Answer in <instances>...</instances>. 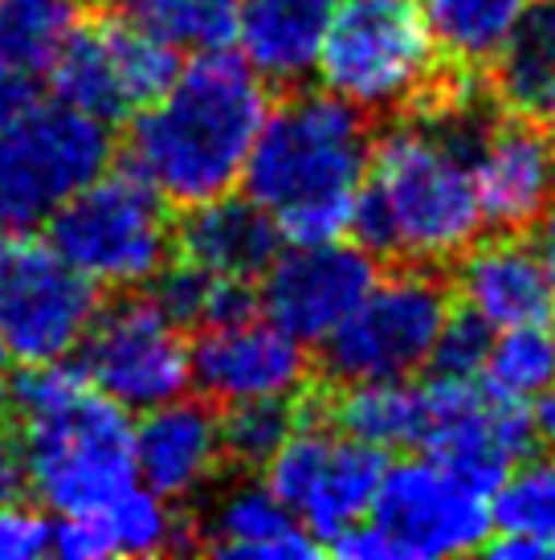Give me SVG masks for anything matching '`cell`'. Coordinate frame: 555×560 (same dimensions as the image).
Here are the masks:
<instances>
[{"label": "cell", "instance_id": "obj_30", "mask_svg": "<svg viewBox=\"0 0 555 560\" xmlns=\"http://www.w3.org/2000/svg\"><path fill=\"white\" fill-rule=\"evenodd\" d=\"M494 532L531 536L555 557V458L510 470L494 491Z\"/></svg>", "mask_w": 555, "mask_h": 560}, {"label": "cell", "instance_id": "obj_22", "mask_svg": "<svg viewBox=\"0 0 555 560\" xmlns=\"http://www.w3.org/2000/svg\"><path fill=\"white\" fill-rule=\"evenodd\" d=\"M315 413L376 451H421L425 442V385H416L413 376L352 381L331 405L315 401Z\"/></svg>", "mask_w": 555, "mask_h": 560}, {"label": "cell", "instance_id": "obj_7", "mask_svg": "<svg viewBox=\"0 0 555 560\" xmlns=\"http://www.w3.org/2000/svg\"><path fill=\"white\" fill-rule=\"evenodd\" d=\"M110 124L62 98H33L0 131V230H46L74 192L110 168Z\"/></svg>", "mask_w": 555, "mask_h": 560}, {"label": "cell", "instance_id": "obj_2", "mask_svg": "<svg viewBox=\"0 0 555 560\" xmlns=\"http://www.w3.org/2000/svg\"><path fill=\"white\" fill-rule=\"evenodd\" d=\"M265 115V82L241 54L197 49L168 91L127 119V168L168 205L213 201L241 185Z\"/></svg>", "mask_w": 555, "mask_h": 560}, {"label": "cell", "instance_id": "obj_23", "mask_svg": "<svg viewBox=\"0 0 555 560\" xmlns=\"http://www.w3.org/2000/svg\"><path fill=\"white\" fill-rule=\"evenodd\" d=\"M494 98L515 115L543 119L555 91V0H531L494 54Z\"/></svg>", "mask_w": 555, "mask_h": 560}, {"label": "cell", "instance_id": "obj_11", "mask_svg": "<svg viewBox=\"0 0 555 560\" xmlns=\"http://www.w3.org/2000/svg\"><path fill=\"white\" fill-rule=\"evenodd\" d=\"M385 467V451L340 434L331 421L310 409L265 463V487L327 548L340 532L371 512Z\"/></svg>", "mask_w": 555, "mask_h": 560}, {"label": "cell", "instance_id": "obj_35", "mask_svg": "<svg viewBox=\"0 0 555 560\" xmlns=\"http://www.w3.org/2000/svg\"><path fill=\"white\" fill-rule=\"evenodd\" d=\"M29 103H33L29 74H16V70H9V66H0V131L13 124Z\"/></svg>", "mask_w": 555, "mask_h": 560}, {"label": "cell", "instance_id": "obj_32", "mask_svg": "<svg viewBox=\"0 0 555 560\" xmlns=\"http://www.w3.org/2000/svg\"><path fill=\"white\" fill-rule=\"evenodd\" d=\"M494 327L486 319L462 307V312H449L441 336L433 343L429 369L441 376H479L482 364H486V352H491Z\"/></svg>", "mask_w": 555, "mask_h": 560}, {"label": "cell", "instance_id": "obj_24", "mask_svg": "<svg viewBox=\"0 0 555 560\" xmlns=\"http://www.w3.org/2000/svg\"><path fill=\"white\" fill-rule=\"evenodd\" d=\"M98 515L107 528L110 557H160V552L201 548V532L192 528V520H185L172 499L155 495L143 482L119 491L98 508Z\"/></svg>", "mask_w": 555, "mask_h": 560}, {"label": "cell", "instance_id": "obj_6", "mask_svg": "<svg viewBox=\"0 0 555 560\" xmlns=\"http://www.w3.org/2000/svg\"><path fill=\"white\" fill-rule=\"evenodd\" d=\"M16 430L29 454L33 499L49 512H91L139 482L131 409L94 385L54 413L16 421Z\"/></svg>", "mask_w": 555, "mask_h": 560}, {"label": "cell", "instance_id": "obj_31", "mask_svg": "<svg viewBox=\"0 0 555 560\" xmlns=\"http://www.w3.org/2000/svg\"><path fill=\"white\" fill-rule=\"evenodd\" d=\"M303 409L294 401H241L225 405L221 418V442H225V463L237 467H265L278 454V446L291 438Z\"/></svg>", "mask_w": 555, "mask_h": 560}, {"label": "cell", "instance_id": "obj_9", "mask_svg": "<svg viewBox=\"0 0 555 560\" xmlns=\"http://www.w3.org/2000/svg\"><path fill=\"white\" fill-rule=\"evenodd\" d=\"M103 307L37 230H0V348L21 364L74 357Z\"/></svg>", "mask_w": 555, "mask_h": 560}, {"label": "cell", "instance_id": "obj_20", "mask_svg": "<svg viewBox=\"0 0 555 560\" xmlns=\"http://www.w3.org/2000/svg\"><path fill=\"white\" fill-rule=\"evenodd\" d=\"M201 528V548L221 560H310L323 552L265 482H233Z\"/></svg>", "mask_w": 555, "mask_h": 560}, {"label": "cell", "instance_id": "obj_33", "mask_svg": "<svg viewBox=\"0 0 555 560\" xmlns=\"http://www.w3.org/2000/svg\"><path fill=\"white\" fill-rule=\"evenodd\" d=\"M54 545V524L29 503H0V560H37Z\"/></svg>", "mask_w": 555, "mask_h": 560}, {"label": "cell", "instance_id": "obj_15", "mask_svg": "<svg viewBox=\"0 0 555 560\" xmlns=\"http://www.w3.org/2000/svg\"><path fill=\"white\" fill-rule=\"evenodd\" d=\"M307 369V343L282 331L274 319H258V312L201 327L192 343V385L213 405L298 397Z\"/></svg>", "mask_w": 555, "mask_h": 560}, {"label": "cell", "instance_id": "obj_29", "mask_svg": "<svg viewBox=\"0 0 555 560\" xmlns=\"http://www.w3.org/2000/svg\"><path fill=\"white\" fill-rule=\"evenodd\" d=\"M119 16L176 49H221L237 33V0H115Z\"/></svg>", "mask_w": 555, "mask_h": 560}, {"label": "cell", "instance_id": "obj_16", "mask_svg": "<svg viewBox=\"0 0 555 560\" xmlns=\"http://www.w3.org/2000/svg\"><path fill=\"white\" fill-rule=\"evenodd\" d=\"M482 221L498 234H527L555 201V127L531 115L491 119L474 148Z\"/></svg>", "mask_w": 555, "mask_h": 560}, {"label": "cell", "instance_id": "obj_37", "mask_svg": "<svg viewBox=\"0 0 555 560\" xmlns=\"http://www.w3.org/2000/svg\"><path fill=\"white\" fill-rule=\"evenodd\" d=\"M531 418H535V438H540L543 446H552V451H555V385L535 397Z\"/></svg>", "mask_w": 555, "mask_h": 560}, {"label": "cell", "instance_id": "obj_1", "mask_svg": "<svg viewBox=\"0 0 555 560\" xmlns=\"http://www.w3.org/2000/svg\"><path fill=\"white\" fill-rule=\"evenodd\" d=\"M441 110L416 124L388 127L368 156V176L352 209L355 246L404 266H449L482 234L474 185V148L491 124L474 110L462 86Z\"/></svg>", "mask_w": 555, "mask_h": 560}, {"label": "cell", "instance_id": "obj_39", "mask_svg": "<svg viewBox=\"0 0 555 560\" xmlns=\"http://www.w3.org/2000/svg\"><path fill=\"white\" fill-rule=\"evenodd\" d=\"M543 124L555 127V91H552V98H547V110H543Z\"/></svg>", "mask_w": 555, "mask_h": 560}, {"label": "cell", "instance_id": "obj_12", "mask_svg": "<svg viewBox=\"0 0 555 560\" xmlns=\"http://www.w3.org/2000/svg\"><path fill=\"white\" fill-rule=\"evenodd\" d=\"M78 364L98 393L131 413L185 397L192 385V343L152 295H119L98 307L86 340L78 343Z\"/></svg>", "mask_w": 555, "mask_h": 560}, {"label": "cell", "instance_id": "obj_5", "mask_svg": "<svg viewBox=\"0 0 555 560\" xmlns=\"http://www.w3.org/2000/svg\"><path fill=\"white\" fill-rule=\"evenodd\" d=\"M46 242L98 291H135L172 262L176 225L139 172L107 168L46 221Z\"/></svg>", "mask_w": 555, "mask_h": 560}, {"label": "cell", "instance_id": "obj_17", "mask_svg": "<svg viewBox=\"0 0 555 560\" xmlns=\"http://www.w3.org/2000/svg\"><path fill=\"white\" fill-rule=\"evenodd\" d=\"M225 463L221 418L204 397H172L143 413L135 425V475L155 495L192 499L216 479Z\"/></svg>", "mask_w": 555, "mask_h": 560}, {"label": "cell", "instance_id": "obj_38", "mask_svg": "<svg viewBox=\"0 0 555 560\" xmlns=\"http://www.w3.org/2000/svg\"><path fill=\"white\" fill-rule=\"evenodd\" d=\"M4 348H0V409H4V385H9V381H4Z\"/></svg>", "mask_w": 555, "mask_h": 560}, {"label": "cell", "instance_id": "obj_13", "mask_svg": "<svg viewBox=\"0 0 555 560\" xmlns=\"http://www.w3.org/2000/svg\"><path fill=\"white\" fill-rule=\"evenodd\" d=\"M180 66V49L127 16L82 21L49 66V86L54 98L103 124H123L168 91Z\"/></svg>", "mask_w": 555, "mask_h": 560}, {"label": "cell", "instance_id": "obj_25", "mask_svg": "<svg viewBox=\"0 0 555 560\" xmlns=\"http://www.w3.org/2000/svg\"><path fill=\"white\" fill-rule=\"evenodd\" d=\"M86 21V0H0V66L49 74L54 58Z\"/></svg>", "mask_w": 555, "mask_h": 560}, {"label": "cell", "instance_id": "obj_34", "mask_svg": "<svg viewBox=\"0 0 555 560\" xmlns=\"http://www.w3.org/2000/svg\"><path fill=\"white\" fill-rule=\"evenodd\" d=\"M33 499L29 454L16 421H0V503H25Z\"/></svg>", "mask_w": 555, "mask_h": 560}, {"label": "cell", "instance_id": "obj_27", "mask_svg": "<svg viewBox=\"0 0 555 560\" xmlns=\"http://www.w3.org/2000/svg\"><path fill=\"white\" fill-rule=\"evenodd\" d=\"M523 4L527 0H421V13L446 58L491 66Z\"/></svg>", "mask_w": 555, "mask_h": 560}, {"label": "cell", "instance_id": "obj_14", "mask_svg": "<svg viewBox=\"0 0 555 560\" xmlns=\"http://www.w3.org/2000/svg\"><path fill=\"white\" fill-rule=\"evenodd\" d=\"M376 279V254L364 246H343L340 237L319 246L278 249V258L265 266L258 299L265 319H274L294 340L323 343L359 307Z\"/></svg>", "mask_w": 555, "mask_h": 560}, {"label": "cell", "instance_id": "obj_3", "mask_svg": "<svg viewBox=\"0 0 555 560\" xmlns=\"http://www.w3.org/2000/svg\"><path fill=\"white\" fill-rule=\"evenodd\" d=\"M368 115L323 91L291 94L265 115L246 164V197L278 221L286 246L340 242L368 176Z\"/></svg>", "mask_w": 555, "mask_h": 560}, {"label": "cell", "instance_id": "obj_19", "mask_svg": "<svg viewBox=\"0 0 555 560\" xmlns=\"http://www.w3.org/2000/svg\"><path fill=\"white\" fill-rule=\"evenodd\" d=\"M278 249V221L253 197L221 192L213 201L188 205L176 221V254L221 279H262Z\"/></svg>", "mask_w": 555, "mask_h": 560}, {"label": "cell", "instance_id": "obj_21", "mask_svg": "<svg viewBox=\"0 0 555 560\" xmlns=\"http://www.w3.org/2000/svg\"><path fill=\"white\" fill-rule=\"evenodd\" d=\"M331 0H237L241 58L265 86H298L315 74Z\"/></svg>", "mask_w": 555, "mask_h": 560}, {"label": "cell", "instance_id": "obj_8", "mask_svg": "<svg viewBox=\"0 0 555 560\" xmlns=\"http://www.w3.org/2000/svg\"><path fill=\"white\" fill-rule=\"evenodd\" d=\"M449 312V287L429 266H404L376 279L359 307L323 340V373L335 385L421 373L429 369Z\"/></svg>", "mask_w": 555, "mask_h": 560}, {"label": "cell", "instance_id": "obj_10", "mask_svg": "<svg viewBox=\"0 0 555 560\" xmlns=\"http://www.w3.org/2000/svg\"><path fill=\"white\" fill-rule=\"evenodd\" d=\"M385 560H441L482 552L494 536V499L429 454L388 463L364 515Z\"/></svg>", "mask_w": 555, "mask_h": 560}, {"label": "cell", "instance_id": "obj_4", "mask_svg": "<svg viewBox=\"0 0 555 560\" xmlns=\"http://www.w3.org/2000/svg\"><path fill=\"white\" fill-rule=\"evenodd\" d=\"M319 79L364 115L437 103L441 46L421 0H331Z\"/></svg>", "mask_w": 555, "mask_h": 560}, {"label": "cell", "instance_id": "obj_26", "mask_svg": "<svg viewBox=\"0 0 555 560\" xmlns=\"http://www.w3.org/2000/svg\"><path fill=\"white\" fill-rule=\"evenodd\" d=\"M152 299L180 327H213L258 312V295L246 279H221L185 258L155 275Z\"/></svg>", "mask_w": 555, "mask_h": 560}, {"label": "cell", "instance_id": "obj_36", "mask_svg": "<svg viewBox=\"0 0 555 560\" xmlns=\"http://www.w3.org/2000/svg\"><path fill=\"white\" fill-rule=\"evenodd\" d=\"M535 254H540L543 270L555 287V201L543 209V218L535 221Z\"/></svg>", "mask_w": 555, "mask_h": 560}, {"label": "cell", "instance_id": "obj_28", "mask_svg": "<svg viewBox=\"0 0 555 560\" xmlns=\"http://www.w3.org/2000/svg\"><path fill=\"white\" fill-rule=\"evenodd\" d=\"M479 381L498 401L531 405L555 385V331L547 324L498 331L491 340Z\"/></svg>", "mask_w": 555, "mask_h": 560}, {"label": "cell", "instance_id": "obj_18", "mask_svg": "<svg viewBox=\"0 0 555 560\" xmlns=\"http://www.w3.org/2000/svg\"><path fill=\"white\" fill-rule=\"evenodd\" d=\"M458 299L494 331L552 324L555 315L552 279L535 246H527L519 234H498L465 249L458 258Z\"/></svg>", "mask_w": 555, "mask_h": 560}]
</instances>
